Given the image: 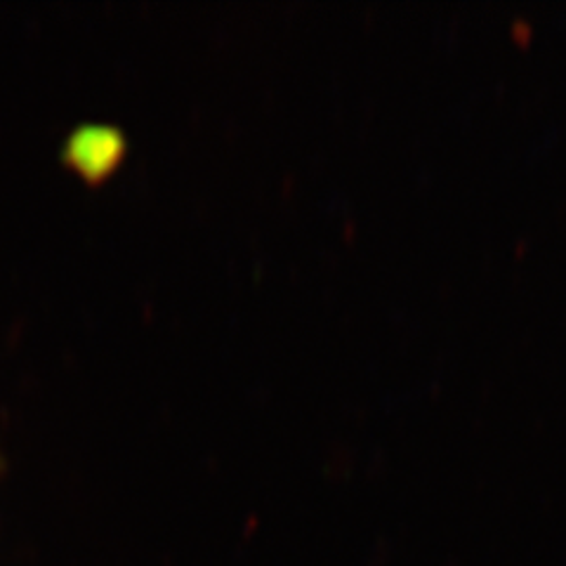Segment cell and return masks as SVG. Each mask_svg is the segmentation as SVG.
<instances>
[{
  "mask_svg": "<svg viewBox=\"0 0 566 566\" xmlns=\"http://www.w3.org/2000/svg\"><path fill=\"white\" fill-rule=\"evenodd\" d=\"M123 149H126V145H123L118 130L109 126H83L71 135L66 156L78 172L97 180V177L116 168Z\"/></svg>",
  "mask_w": 566,
  "mask_h": 566,
  "instance_id": "cell-1",
  "label": "cell"
}]
</instances>
